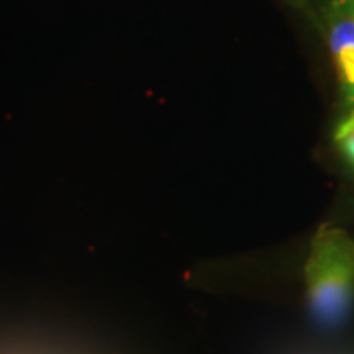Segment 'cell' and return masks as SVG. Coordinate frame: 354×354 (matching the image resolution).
Here are the masks:
<instances>
[{
	"label": "cell",
	"mask_w": 354,
	"mask_h": 354,
	"mask_svg": "<svg viewBox=\"0 0 354 354\" xmlns=\"http://www.w3.org/2000/svg\"><path fill=\"white\" fill-rule=\"evenodd\" d=\"M330 46L346 97L354 102V17L336 13L330 32Z\"/></svg>",
	"instance_id": "cell-2"
},
{
	"label": "cell",
	"mask_w": 354,
	"mask_h": 354,
	"mask_svg": "<svg viewBox=\"0 0 354 354\" xmlns=\"http://www.w3.org/2000/svg\"><path fill=\"white\" fill-rule=\"evenodd\" d=\"M351 133H354V110L351 112V115L346 118V120H343L342 125L338 127L335 138H336V141H339V140L346 138V136L351 135Z\"/></svg>",
	"instance_id": "cell-3"
},
{
	"label": "cell",
	"mask_w": 354,
	"mask_h": 354,
	"mask_svg": "<svg viewBox=\"0 0 354 354\" xmlns=\"http://www.w3.org/2000/svg\"><path fill=\"white\" fill-rule=\"evenodd\" d=\"M305 272L312 315L325 326L339 325L354 299V243L342 230L322 228Z\"/></svg>",
	"instance_id": "cell-1"
},
{
	"label": "cell",
	"mask_w": 354,
	"mask_h": 354,
	"mask_svg": "<svg viewBox=\"0 0 354 354\" xmlns=\"http://www.w3.org/2000/svg\"><path fill=\"white\" fill-rule=\"evenodd\" d=\"M338 143L342 145L343 153L346 154V156H348L349 159H351V161L354 162V133H351V135H348L346 138L339 140Z\"/></svg>",
	"instance_id": "cell-5"
},
{
	"label": "cell",
	"mask_w": 354,
	"mask_h": 354,
	"mask_svg": "<svg viewBox=\"0 0 354 354\" xmlns=\"http://www.w3.org/2000/svg\"><path fill=\"white\" fill-rule=\"evenodd\" d=\"M336 13L354 17V0H333Z\"/></svg>",
	"instance_id": "cell-4"
}]
</instances>
